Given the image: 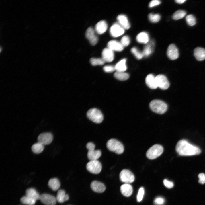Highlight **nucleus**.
Returning a JSON list of instances; mask_svg holds the SVG:
<instances>
[{
  "instance_id": "nucleus-44",
  "label": "nucleus",
  "mask_w": 205,
  "mask_h": 205,
  "mask_svg": "<svg viewBox=\"0 0 205 205\" xmlns=\"http://www.w3.org/2000/svg\"><path fill=\"white\" fill-rule=\"evenodd\" d=\"M86 147L88 150H89L95 149V145L93 143L89 142L87 144Z\"/></svg>"
},
{
  "instance_id": "nucleus-19",
  "label": "nucleus",
  "mask_w": 205,
  "mask_h": 205,
  "mask_svg": "<svg viewBox=\"0 0 205 205\" xmlns=\"http://www.w3.org/2000/svg\"><path fill=\"white\" fill-rule=\"evenodd\" d=\"M120 190L122 194L126 197L130 196L133 192L132 186L128 183H125L121 185Z\"/></svg>"
},
{
  "instance_id": "nucleus-39",
  "label": "nucleus",
  "mask_w": 205,
  "mask_h": 205,
  "mask_svg": "<svg viewBox=\"0 0 205 205\" xmlns=\"http://www.w3.org/2000/svg\"><path fill=\"white\" fill-rule=\"evenodd\" d=\"M104 71L107 73H110L116 70L115 66L108 65L104 66L103 68Z\"/></svg>"
},
{
  "instance_id": "nucleus-11",
  "label": "nucleus",
  "mask_w": 205,
  "mask_h": 205,
  "mask_svg": "<svg viewBox=\"0 0 205 205\" xmlns=\"http://www.w3.org/2000/svg\"><path fill=\"white\" fill-rule=\"evenodd\" d=\"M167 54L168 57L171 60H175L178 58V50L175 44H172L169 46L167 51Z\"/></svg>"
},
{
  "instance_id": "nucleus-31",
  "label": "nucleus",
  "mask_w": 205,
  "mask_h": 205,
  "mask_svg": "<svg viewBox=\"0 0 205 205\" xmlns=\"http://www.w3.org/2000/svg\"><path fill=\"white\" fill-rule=\"evenodd\" d=\"M20 201L22 204H24L34 205L36 200L25 195L21 198Z\"/></svg>"
},
{
  "instance_id": "nucleus-33",
  "label": "nucleus",
  "mask_w": 205,
  "mask_h": 205,
  "mask_svg": "<svg viewBox=\"0 0 205 205\" xmlns=\"http://www.w3.org/2000/svg\"><path fill=\"white\" fill-rule=\"evenodd\" d=\"M148 17L150 21L153 23L158 22L161 19L160 15L158 14L150 13L149 14Z\"/></svg>"
},
{
  "instance_id": "nucleus-23",
  "label": "nucleus",
  "mask_w": 205,
  "mask_h": 205,
  "mask_svg": "<svg viewBox=\"0 0 205 205\" xmlns=\"http://www.w3.org/2000/svg\"><path fill=\"white\" fill-rule=\"evenodd\" d=\"M57 201L60 203H62L67 201L69 199L68 194H66L65 191L63 190H59L57 193L56 197Z\"/></svg>"
},
{
  "instance_id": "nucleus-26",
  "label": "nucleus",
  "mask_w": 205,
  "mask_h": 205,
  "mask_svg": "<svg viewBox=\"0 0 205 205\" xmlns=\"http://www.w3.org/2000/svg\"><path fill=\"white\" fill-rule=\"evenodd\" d=\"M26 196L36 200H40V196L34 188H31L27 189L25 191Z\"/></svg>"
},
{
  "instance_id": "nucleus-41",
  "label": "nucleus",
  "mask_w": 205,
  "mask_h": 205,
  "mask_svg": "<svg viewBox=\"0 0 205 205\" xmlns=\"http://www.w3.org/2000/svg\"><path fill=\"white\" fill-rule=\"evenodd\" d=\"M164 198L161 197H158L155 199L154 202L156 205H159L164 203Z\"/></svg>"
},
{
  "instance_id": "nucleus-6",
  "label": "nucleus",
  "mask_w": 205,
  "mask_h": 205,
  "mask_svg": "<svg viewBox=\"0 0 205 205\" xmlns=\"http://www.w3.org/2000/svg\"><path fill=\"white\" fill-rule=\"evenodd\" d=\"M102 168L101 164L97 160L90 161L86 165L87 170L95 174L99 173L101 171Z\"/></svg>"
},
{
  "instance_id": "nucleus-7",
  "label": "nucleus",
  "mask_w": 205,
  "mask_h": 205,
  "mask_svg": "<svg viewBox=\"0 0 205 205\" xmlns=\"http://www.w3.org/2000/svg\"><path fill=\"white\" fill-rule=\"evenodd\" d=\"M120 180L126 183L133 182L134 180L135 177L133 174L130 170L124 169L122 170L119 174Z\"/></svg>"
},
{
  "instance_id": "nucleus-17",
  "label": "nucleus",
  "mask_w": 205,
  "mask_h": 205,
  "mask_svg": "<svg viewBox=\"0 0 205 205\" xmlns=\"http://www.w3.org/2000/svg\"><path fill=\"white\" fill-rule=\"evenodd\" d=\"M155 45V42L153 40H152L147 43L144 47L142 52L144 57H147L153 52Z\"/></svg>"
},
{
  "instance_id": "nucleus-37",
  "label": "nucleus",
  "mask_w": 205,
  "mask_h": 205,
  "mask_svg": "<svg viewBox=\"0 0 205 205\" xmlns=\"http://www.w3.org/2000/svg\"><path fill=\"white\" fill-rule=\"evenodd\" d=\"M130 40L129 37L127 36H124L121 38V43L124 46H127L130 44Z\"/></svg>"
},
{
  "instance_id": "nucleus-40",
  "label": "nucleus",
  "mask_w": 205,
  "mask_h": 205,
  "mask_svg": "<svg viewBox=\"0 0 205 205\" xmlns=\"http://www.w3.org/2000/svg\"><path fill=\"white\" fill-rule=\"evenodd\" d=\"M163 183L164 185L168 188H171L174 186L173 182L169 181L167 179H164L163 181Z\"/></svg>"
},
{
  "instance_id": "nucleus-34",
  "label": "nucleus",
  "mask_w": 205,
  "mask_h": 205,
  "mask_svg": "<svg viewBox=\"0 0 205 205\" xmlns=\"http://www.w3.org/2000/svg\"><path fill=\"white\" fill-rule=\"evenodd\" d=\"M90 61L91 64L93 66L102 65L105 63L102 58H92L90 59Z\"/></svg>"
},
{
  "instance_id": "nucleus-36",
  "label": "nucleus",
  "mask_w": 205,
  "mask_h": 205,
  "mask_svg": "<svg viewBox=\"0 0 205 205\" xmlns=\"http://www.w3.org/2000/svg\"><path fill=\"white\" fill-rule=\"evenodd\" d=\"M186 20L187 24L190 26H194L196 23V19L192 14L187 15L186 17Z\"/></svg>"
},
{
  "instance_id": "nucleus-35",
  "label": "nucleus",
  "mask_w": 205,
  "mask_h": 205,
  "mask_svg": "<svg viewBox=\"0 0 205 205\" xmlns=\"http://www.w3.org/2000/svg\"><path fill=\"white\" fill-rule=\"evenodd\" d=\"M131 51L135 57L138 59H141L144 57L142 52H140L136 47L132 48L131 49Z\"/></svg>"
},
{
  "instance_id": "nucleus-9",
  "label": "nucleus",
  "mask_w": 205,
  "mask_h": 205,
  "mask_svg": "<svg viewBox=\"0 0 205 205\" xmlns=\"http://www.w3.org/2000/svg\"><path fill=\"white\" fill-rule=\"evenodd\" d=\"M53 139V135L51 133L45 132L40 134L37 138L38 142L44 145L50 144Z\"/></svg>"
},
{
  "instance_id": "nucleus-8",
  "label": "nucleus",
  "mask_w": 205,
  "mask_h": 205,
  "mask_svg": "<svg viewBox=\"0 0 205 205\" xmlns=\"http://www.w3.org/2000/svg\"><path fill=\"white\" fill-rule=\"evenodd\" d=\"M155 79L158 87L163 90H166L169 87V81L164 75H158L155 77Z\"/></svg>"
},
{
  "instance_id": "nucleus-5",
  "label": "nucleus",
  "mask_w": 205,
  "mask_h": 205,
  "mask_svg": "<svg viewBox=\"0 0 205 205\" xmlns=\"http://www.w3.org/2000/svg\"><path fill=\"white\" fill-rule=\"evenodd\" d=\"M88 118L93 122L96 123H100L103 121V116L98 109L93 108L89 109L87 113Z\"/></svg>"
},
{
  "instance_id": "nucleus-24",
  "label": "nucleus",
  "mask_w": 205,
  "mask_h": 205,
  "mask_svg": "<svg viewBox=\"0 0 205 205\" xmlns=\"http://www.w3.org/2000/svg\"><path fill=\"white\" fill-rule=\"evenodd\" d=\"M136 39V41L139 43L147 44L149 42V37L147 33L143 32L137 35Z\"/></svg>"
},
{
  "instance_id": "nucleus-45",
  "label": "nucleus",
  "mask_w": 205,
  "mask_h": 205,
  "mask_svg": "<svg viewBox=\"0 0 205 205\" xmlns=\"http://www.w3.org/2000/svg\"><path fill=\"white\" fill-rule=\"evenodd\" d=\"M186 1V0H176L175 1L177 3L181 4L183 3Z\"/></svg>"
},
{
  "instance_id": "nucleus-29",
  "label": "nucleus",
  "mask_w": 205,
  "mask_h": 205,
  "mask_svg": "<svg viewBox=\"0 0 205 205\" xmlns=\"http://www.w3.org/2000/svg\"><path fill=\"white\" fill-rule=\"evenodd\" d=\"M44 148V145L38 142L32 145L31 149L32 151L34 153L39 154L43 151Z\"/></svg>"
},
{
  "instance_id": "nucleus-13",
  "label": "nucleus",
  "mask_w": 205,
  "mask_h": 205,
  "mask_svg": "<svg viewBox=\"0 0 205 205\" xmlns=\"http://www.w3.org/2000/svg\"><path fill=\"white\" fill-rule=\"evenodd\" d=\"M85 35L91 45H94L98 42V38L95 35L94 30L92 27H90L88 28L86 32Z\"/></svg>"
},
{
  "instance_id": "nucleus-18",
  "label": "nucleus",
  "mask_w": 205,
  "mask_h": 205,
  "mask_svg": "<svg viewBox=\"0 0 205 205\" xmlns=\"http://www.w3.org/2000/svg\"><path fill=\"white\" fill-rule=\"evenodd\" d=\"M145 83L147 86L150 88L155 89L157 87L155 77L152 74L148 75L145 78Z\"/></svg>"
},
{
  "instance_id": "nucleus-4",
  "label": "nucleus",
  "mask_w": 205,
  "mask_h": 205,
  "mask_svg": "<svg viewBox=\"0 0 205 205\" xmlns=\"http://www.w3.org/2000/svg\"><path fill=\"white\" fill-rule=\"evenodd\" d=\"M163 151V147L161 145L155 144L148 150L146 156L149 159H154L159 156L162 153Z\"/></svg>"
},
{
  "instance_id": "nucleus-14",
  "label": "nucleus",
  "mask_w": 205,
  "mask_h": 205,
  "mask_svg": "<svg viewBox=\"0 0 205 205\" xmlns=\"http://www.w3.org/2000/svg\"><path fill=\"white\" fill-rule=\"evenodd\" d=\"M91 189L95 192L102 193L106 189V187L102 183L97 181H92L90 184Z\"/></svg>"
},
{
  "instance_id": "nucleus-30",
  "label": "nucleus",
  "mask_w": 205,
  "mask_h": 205,
  "mask_svg": "<svg viewBox=\"0 0 205 205\" xmlns=\"http://www.w3.org/2000/svg\"><path fill=\"white\" fill-rule=\"evenodd\" d=\"M114 77L120 81H124L128 79L129 77V74L124 72L116 71L114 73Z\"/></svg>"
},
{
  "instance_id": "nucleus-16",
  "label": "nucleus",
  "mask_w": 205,
  "mask_h": 205,
  "mask_svg": "<svg viewBox=\"0 0 205 205\" xmlns=\"http://www.w3.org/2000/svg\"><path fill=\"white\" fill-rule=\"evenodd\" d=\"M107 46L108 48L112 51L118 52L122 51L124 48L121 42L115 40L109 41L108 43Z\"/></svg>"
},
{
  "instance_id": "nucleus-12",
  "label": "nucleus",
  "mask_w": 205,
  "mask_h": 205,
  "mask_svg": "<svg viewBox=\"0 0 205 205\" xmlns=\"http://www.w3.org/2000/svg\"><path fill=\"white\" fill-rule=\"evenodd\" d=\"M40 200L46 205H55L57 201L56 198L54 196L46 194H41Z\"/></svg>"
},
{
  "instance_id": "nucleus-27",
  "label": "nucleus",
  "mask_w": 205,
  "mask_h": 205,
  "mask_svg": "<svg viewBox=\"0 0 205 205\" xmlns=\"http://www.w3.org/2000/svg\"><path fill=\"white\" fill-rule=\"evenodd\" d=\"M48 185L54 191H56L60 187V183L59 180L56 178H52L49 181Z\"/></svg>"
},
{
  "instance_id": "nucleus-28",
  "label": "nucleus",
  "mask_w": 205,
  "mask_h": 205,
  "mask_svg": "<svg viewBox=\"0 0 205 205\" xmlns=\"http://www.w3.org/2000/svg\"><path fill=\"white\" fill-rule=\"evenodd\" d=\"M126 60L123 59L119 61L115 66L116 71L124 72L127 69Z\"/></svg>"
},
{
  "instance_id": "nucleus-42",
  "label": "nucleus",
  "mask_w": 205,
  "mask_h": 205,
  "mask_svg": "<svg viewBox=\"0 0 205 205\" xmlns=\"http://www.w3.org/2000/svg\"><path fill=\"white\" fill-rule=\"evenodd\" d=\"M161 3V1L159 0H153L150 2L149 4V7L150 8L157 6Z\"/></svg>"
},
{
  "instance_id": "nucleus-21",
  "label": "nucleus",
  "mask_w": 205,
  "mask_h": 205,
  "mask_svg": "<svg viewBox=\"0 0 205 205\" xmlns=\"http://www.w3.org/2000/svg\"><path fill=\"white\" fill-rule=\"evenodd\" d=\"M108 25L106 22L104 21L101 20L96 24L95 30L98 34H102L106 31Z\"/></svg>"
},
{
  "instance_id": "nucleus-15",
  "label": "nucleus",
  "mask_w": 205,
  "mask_h": 205,
  "mask_svg": "<svg viewBox=\"0 0 205 205\" xmlns=\"http://www.w3.org/2000/svg\"><path fill=\"white\" fill-rule=\"evenodd\" d=\"M102 58L107 62H111L114 59V55L113 51L108 48L104 49L102 52Z\"/></svg>"
},
{
  "instance_id": "nucleus-22",
  "label": "nucleus",
  "mask_w": 205,
  "mask_h": 205,
  "mask_svg": "<svg viewBox=\"0 0 205 205\" xmlns=\"http://www.w3.org/2000/svg\"><path fill=\"white\" fill-rule=\"evenodd\" d=\"M194 55L198 60H204L205 59V49L200 47L196 48L194 50Z\"/></svg>"
},
{
  "instance_id": "nucleus-20",
  "label": "nucleus",
  "mask_w": 205,
  "mask_h": 205,
  "mask_svg": "<svg viewBox=\"0 0 205 205\" xmlns=\"http://www.w3.org/2000/svg\"><path fill=\"white\" fill-rule=\"evenodd\" d=\"M119 24L124 29H128L130 25L127 17L124 15H120L117 17Z\"/></svg>"
},
{
  "instance_id": "nucleus-38",
  "label": "nucleus",
  "mask_w": 205,
  "mask_h": 205,
  "mask_svg": "<svg viewBox=\"0 0 205 205\" xmlns=\"http://www.w3.org/2000/svg\"><path fill=\"white\" fill-rule=\"evenodd\" d=\"M144 194V190L143 187L140 188L139 190L137 195V201L140 202L142 200Z\"/></svg>"
},
{
  "instance_id": "nucleus-10",
  "label": "nucleus",
  "mask_w": 205,
  "mask_h": 205,
  "mask_svg": "<svg viewBox=\"0 0 205 205\" xmlns=\"http://www.w3.org/2000/svg\"><path fill=\"white\" fill-rule=\"evenodd\" d=\"M110 32L111 35L115 37L119 36L124 32V28L119 24L115 23L110 27Z\"/></svg>"
},
{
  "instance_id": "nucleus-1",
  "label": "nucleus",
  "mask_w": 205,
  "mask_h": 205,
  "mask_svg": "<svg viewBox=\"0 0 205 205\" xmlns=\"http://www.w3.org/2000/svg\"><path fill=\"white\" fill-rule=\"evenodd\" d=\"M177 153L181 156H191L199 154L201 150L198 147L194 145L185 140L179 141L175 147Z\"/></svg>"
},
{
  "instance_id": "nucleus-3",
  "label": "nucleus",
  "mask_w": 205,
  "mask_h": 205,
  "mask_svg": "<svg viewBox=\"0 0 205 205\" xmlns=\"http://www.w3.org/2000/svg\"><path fill=\"white\" fill-rule=\"evenodd\" d=\"M106 146L110 151L118 154L122 153L124 150V146L121 142L115 139H111L107 142Z\"/></svg>"
},
{
  "instance_id": "nucleus-2",
  "label": "nucleus",
  "mask_w": 205,
  "mask_h": 205,
  "mask_svg": "<svg viewBox=\"0 0 205 205\" xmlns=\"http://www.w3.org/2000/svg\"><path fill=\"white\" fill-rule=\"evenodd\" d=\"M149 106L152 111L159 114L164 113L167 109V104L163 101L159 100L152 101L150 102Z\"/></svg>"
},
{
  "instance_id": "nucleus-25",
  "label": "nucleus",
  "mask_w": 205,
  "mask_h": 205,
  "mask_svg": "<svg viewBox=\"0 0 205 205\" xmlns=\"http://www.w3.org/2000/svg\"><path fill=\"white\" fill-rule=\"evenodd\" d=\"M101 155V151L95 149L88 150L87 153L88 158L90 161L97 160Z\"/></svg>"
},
{
  "instance_id": "nucleus-32",
  "label": "nucleus",
  "mask_w": 205,
  "mask_h": 205,
  "mask_svg": "<svg viewBox=\"0 0 205 205\" xmlns=\"http://www.w3.org/2000/svg\"><path fill=\"white\" fill-rule=\"evenodd\" d=\"M186 14V12L185 11L179 10L173 14L172 17L173 19L176 20L183 18Z\"/></svg>"
},
{
  "instance_id": "nucleus-43",
  "label": "nucleus",
  "mask_w": 205,
  "mask_h": 205,
  "mask_svg": "<svg viewBox=\"0 0 205 205\" xmlns=\"http://www.w3.org/2000/svg\"><path fill=\"white\" fill-rule=\"evenodd\" d=\"M198 176L199 179L198 181L199 183L202 184L205 183V174H204L203 173H200Z\"/></svg>"
}]
</instances>
